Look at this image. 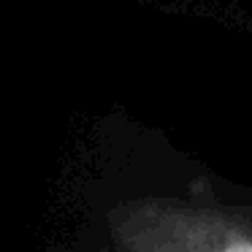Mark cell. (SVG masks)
I'll return each mask as SVG.
<instances>
[{
    "label": "cell",
    "instance_id": "obj_1",
    "mask_svg": "<svg viewBox=\"0 0 252 252\" xmlns=\"http://www.w3.org/2000/svg\"><path fill=\"white\" fill-rule=\"evenodd\" d=\"M117 252H252V212L165 198L122 203L109 217Z\"/></svg>",
    "mask_w": 252,
    "mask_h": 252
}]
</instances>
